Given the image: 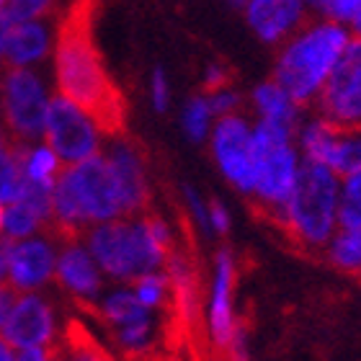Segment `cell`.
Segmentation results:
<instances>
[{
    "label": "cell",
    "instance_id": "cell-1",
    "mask_svg": "<svg viewBox=\"0 0 361 361\" xmlns=\"http://www.w3.org/2000/svg\"><path fill=\"white\" fill-rule=\"evenodd\" d=\"M101 0H70L57 26L54 78L60 96L83 109L101 135L127 132V98L116 85L93 39V21Z\"/></svg>",
    "mask_w": 361,
    "mask_h": 361
},
{
    "label": "cell",
    "instance_id": "cell-2",
    "mask_svg": "<svg viewBox=\"0 0 361 361\" xmlns=\"http://www.w3.org/2000/svg\"><path fill=\"white\" fill-rule=\"evenodd\" d=\"M348 42V31L333 18H317L284 39L274 65V80L294 104H312Z\"/></svg>",
    "mask_w": 361,
    "mask_h": 361
},
{
    "label": "cell",
    "instance_id": "cell-3",
    "mask_svg": "<svg viewBox=\"0 0 361 361\" xmlns=\"http://www.w3.org/2000/svg\"><path fill=\"white\" fill-rule=\"evenodd\" d=\"M338 176L323 163L305 158L279 227L305 250L325 248L338 230Z\"/></svg>",
    "mask_w": 361,
    "mask_h": 361
},
{
    "label": "cell",
    "instance_id": "cell-4",
    "mask_svg": "<svg viewBox=\"0 0 361 361\" xmlns=\"http://www.w3.org/2000/svg\"><path fill=\"white\" fill-rule=\"evenodd\" d=\"M83 238L98 269L119 281H135L158 271L166 266L168 253L173 250L150 233L142 214L90 225Z\"/></svg>",
    "mask_w": 361,
    "mask_h": 361
},
{
    "label": "cell",
    "instance_id": "cell-5",
    "mask_svg": "<svg viewBox=\"0 0 361 361\" xmlns=\"http://www.w3.org/2000/svg\"><path fill=\"white\" fill-rule=\"evenodd\" d=\"M292 124L276 119H258L253 129V160H256V188H253V204L258 212H264L269 222L281 219L284 204L294 188V180L300 173V158L292 147L294 137Z\"/></svg>",
    "mask_w": 361,
    "mask_h": 361
},
{
    "label": "cell",
    "instance_id": "cell-6",
    "mask_svg": "<svg viewBox=\"0 0 361 361\" xmlns=\"http://www.w3.org/2000/svg\"><path fill=\"white\" fill-rule=\"evenodd\" d=\"M47 106L42 78L26 65H0V119L3 140L29 145L44 135Z\"/></svg>",
    "mask_w": 361,
    "mask_h": 361
},
{
    "label": "cell",
    "instance_id": "cell-7",
    "mask_svg": "<svg viewBox=\"0 0 361 361\" xmlns=\"http://www.w3.org/2000/svg\"><path fill=\"white\" fill-rule=\"evenodd\" d=\"M315 106L338 127H361V34L348 37L338 62L325 78Z\"/></svg>",
    "mask_w": 361,
    "mask_h": 361
},
{
    "label": "cell",
    "instance_id": "cell-8",
    "mask_svg": "<svg viewBox=\"0 0 361 361\" xmlns=\"http://www.w3.org/2000/svg\"><path fill=\"white\" fill-rule=\"evenodd\" d=\"M44 140L65 166L101 152V129L96 127V121L65 96L49 98Z\"/></svg>",
    "mask_w": 361,
    "mask_h": 361
},
{
    "label": "cell",
    "instance_id": "cell-9",
    "mask_svg": "<svg viewBox=\"0 0 361 361\" xmlns=\"http://www.w3.org/2000/svg\"><path fill=\"white\" fill-rule=\"evenodd\" d=\"M212 155L219 171L240 194L250 196L256 188V160H253V129L240 114L219 116L212 129Z\"/></svg>",
    "mask_w": 361,
    "mask_h": 361
},
{
    "label": "cell",
    "instance_id": "cell-10",
    "mask_svg": "<svg viewBox=\"0 0 361 361\" xmlns=\"http://www.w3.org/2000/svg\"><path fill=\"white\" fill-rule=\"evenodd\" d=\"M106 160L114 171L116 186L121 196L124 217H137L150 209V183H147V168L140 145L127 137H111V147L106 150Z\"/></svg>",
    "mask_w": 361,
    "mask_h": 361
},
{
    "label": "cell",
    "instance_id": "cell-11",
    "mask_svg": "<svg viewBox=\"0 0 361 361\" xmlns=\"http://www.w3.org/2000/svg\"><path fill=\"white\" fill-rule=\"evenodd\" d=\"M16 348L52 346L54 343V312L44 297L34 292H18L6 323L0 328Z\"/></svg>",
    "mask_w": 361,
    "mask_h": 361
},
{
    "label": "cell",
    "instance_id": "cell-12",
    "mask_svg": "<svg viewBox=\"0 0 361 361\" xmlns=\"http://www.w3.org/2000/svg\"><path fill=\"white\" fill-rule=\"evenodd\" d=\"M57 250L52 238H23L8 245V284L18 292H34L54 276Z\"/></svg>",
    "mask_w": 361,
    "mask_h": 361
},
{
    "label": "cell",
    "instance_id": "cell-13",
    "mask_svg": "<svg viewBox=\"0 0 361 361\" xmlns=\"http://www.w3.org/2000/svg\"><path fill=\"white\" fill-rule=\"evenodd\" d=\"M310 13V0H248L245 18L256 37L266 44H279L281 39L300 29Z\"/></svg>",
    "mask_w": 361,
    "mask_h": 361
},
{
    "label": "cell",
    "instance_id": "cell-14",
    "mask_svg": "<svg viewBox=\"0 0 361 361\" xmlns=\"http://www.w3.org/2000/svg\"><path fill=\"white\" fill-rule=\"evenodd\" d=\"M60 245L62 248L57 253L54 276H57L62 289H68L80 305H90L104 286L98 264L93 261L90 250L80 245V240H68Z\"/></svg>",
    "mask_w": 361,
    "mask_h": 361
},
{
    "label": "cell",
    "instance_id": "cell-15",
    "mask_svg": "<svg viewBox=\"0 0 361 361\" xmlns=\"http://www.w3.org/2000/svg\"><path fill=\"white\" fill-rule=\"evenodd\" d=\"M233 281H235V258L230 250L217 253V271H214V289L209 305V331L219 348L230 346L235 336L233 320Z\"/></svg>",
    "mask_w": 361,
    "mask_h": 361
},
{
    "label": "cell",
    "instance_id": "cell-16",
    "mask_svg": "<svg viewBox=\"0 0 361 361\" xmlns=\"http://www.w3.org/2000/svg\"><path fill=\"white\" fill-rule=\"evenodd\" d=\"M49 52V31L42 21L13 23L8 31L0 65H31L44 60Z\"/></svg>",
    "mask_w": 361,
    "mask_h": 361
},
{
    "label": "cell",
    "instance_id": "cell-17",
    "mask_svg": "<svg viewBox=\"0 0 361 361\" xmlns=\"http://www.w3.org/2000/svg\"><path fill=\"white\" fill-rule=\"evenodd\" d=\"M52 356L54 361H116L80 320L65 325L62 341L57 346L52 343Z\"/></svg>",
    "mask_w": 361,
    "mask_h": 361
},
{
    "label": "cell",
    "instance_id": "cell-18",
    "mask_svg": "<svg viewBox=\"0 0 361 361\" xmlns=\"http://www.w3.org/2000/svg\"><path fill=\"white\" fill-rule=\"evenodd\" d=\"M323 166L336 176H351L361 171V127H338L323 155Z\"/></svg>",
    "mask_w": 361,
    "mask_h": 361
},
{
    "label": "cell",
    "instance_id": "cell-19",
    "mask_svg": "<svg viewBox=\"0 0 361 361\" xmlns=\"http://www.w3.org/2000/svg\"><path fill=\"white\" fill-rule=\"evenodd\" d=\"M96 315L101 317L106 325H111V328H124V325H135V323L150 320V310L137 300L135 292L121 289V292L109 294V297L98 305Z\"/></svg>",
    "mask_w": 361,
    "mask_h": 361
},
{
    "label": "cell",
    "instance_id": "cell-20",
    "mask_svg": "<svg viewBox=\"0 0 361 361\" xmlns=\"http://www.w3.org/2000/svg\"><path fill=\"white\" fill-rule=\"evenodd\" d=\"M253 106L258 109V114L264 119H276V121H286L297 127V119H300V106L294 104L289 93H286L281 85L271 78L266 83L256 85L253 90Z\"/></svg>",
    "mask_w": 361,
    "mask_h": 361
},
{
    "label": "cell",
    "instance_id": "cell-21",
    "mask_svg": "<svg viewBox=\"0 0 361 361\" xmlns=\"http://www.w3.org/2000/svg\"><path fill=\"white\" fill-rule=\"evenodd\" d=\"M325 248L333 266L361 274V227H341Z\"/></svg>",
    "mask_w": 361,
    "mask_h": 361
},
{
    "label": "cell",
    "instance_id": "cell-22",
    "mask_svg": "<svg viewBox=\"0 0 361 361\" xmlns=\"http://www.w3.org/2000/svg\"><path fill=\"white\" fill-rule=\"evenodd\" d=\"M39 230H44V219L39 217L29 204L13 202L3 209V233L8 240H23Z\"/></svg>",
    "mask_w": 361,
    "mask_h": 361
},
{
    "label": "cell",
    "instance_id": "cell-23",
    "mask_svg": "<svg viewBox=\"0 0 361 361\" xmlns=\"http://www.w3.org/2000/svg\"><path fill=\"white\" fill-rule=\"evenodd\" d=\"M23 171L26 178L44 183V186H54V180L62 171V160L57 158V152L49 145H39V147H29L26 158H23Z\"/></svg>",
    "mask_w": 361,
    "mask_h": 361
},
{
    "label": "cell",
    "instance_id": "cell-24",
    "mask_svg": "<svg viewBox=\"0 0 361 361\" xmlns=\"http://www.w3.org/2000/svg\"><path fill=\"white\" fill-rule=\"evenodd\" d=\"M338 227H361V171L346 176L341 186Z\"/></svg>",
    "mask_w": 361,
    "mask_h": 361
},
{
    "label": "cell",
    "instance_id": "cell-25",
    "mask_svg": "<svg viewBox=\"0 0 361 361\" xmlns=\"http://www.w3.org/2000/svg\"><path fill=\"white\" fill-rule=\"evenodd\" d=\"M212 109L207 96H194L188 98L186 109H183V116H180V124H183V132L188 135V140L194 142H202L207 132H209V121H212Z\"/></svg>",
    "mask_w": 361,
    "mask_h": 361
},
{
    "label": "cell",
    "instance_id": "cell-26",
    "mask_svg": "<svg viewBox=\"0 0 361 361\" xmlns=\"http://www.w3.org/2000/svg\"><path fill=\"white\" fill-rule=\"evenodd\" d=\"M168 292H171V281H168V276H160L158 271H152V274H145V276L135 279L137 300L142 302L147 310L166 305Z\"/></svg>",
    "mask_w": 361,
    "mask_h": 361
},
{
    "label": "cell",
    "instance_id": "cell-27",
    "mask_svg": "<svg viewBox=\"0 0 361 361\" xmlns=\"http://www.w3.org/2000/svg\"><path fill=\"white\" fill-rule=\"evenodd\" d=\"M57 8V0H8L6 13L13 23L21 21H39L44 16H52Z\"/></svg>",
    "mask_w": 361,
    "mask_h": 361
},
{
    "label": "cell",
    "instance_id": "cell-28",
    "mask_svg": "<svg viewBox=\"0 0 361 361\" xmlns=\"http://www.w3.org/2000/svg\"><path fill=\"white\" fill-rule=\"evenodd\" d=\"M204 96H207V101H209V109H212V114H214V116L235 114L243 104V96L233 88V85H230V88L212 90V93H204Z\"/></svg>",
    "mask_w": 361,
    "mask_h": 361
},
{
    "label": "cell",
    "instance_id": "cell-29",
    "mask_svg": "<svg viewBox=\"0 0 361 361\" xmlns=\"http://www.w3.org/2000/svg\"><path fill=\"white\" fill-rule=\"evenodd\" d=\"M359 8H361V0H320V13L338 23L351 21Z\"/></svg>",
    "mask_w": 361,
    "mask_h": 361
},
{
    "label": "cell",
    "instance_id": "cell-30",
    "mask_svg": "<svg viewBox=\"0 0 361 361\" xmlns=\"http://www.w3.org/2000/svg\"><path fill=\"white\" fill-rule=\"evenodd\" d=\"M150 96H152V109H155V111H168V104H171V85H168L166 73L160 68L152 73Z\"/></svg>",
    "mask_w": 361,
    "mask_h": 361
},
{
    "label": "cell",
    "instance_id": "cell-31",
    "mask_svg": "<svg viewBox=\"0 0 361 361\" xmlns=\"http://www.w3.org/2000/svg\"><path fill=\"white\" fill-rule=\"evenodd\" d=\"M233 85V73L225 65H209L207 68V75H204V93H212V90L219 88H230Z\"/></svg>",
    "mask_w": 361,
    "mask_h": 361
},
{
    "label": "cell",
    "instance_id": "cell-32",
    "mask_svg": "<svg viewBox=\"0 0 361 361\" xmlns=\"http://www.w3.org/2000/svg\"><path fill=\"white\" fill-rule=\"evenodd\" d=\"M207 214H209V227H212V233L225 235L227 230H230V214H227V209L222 207V202H217V199H212L209 207H207Z\"/></svg>",
    "mask_w": 361,
    "mask_h": 361
},
{
    "label": "cell",
    "instance_id": "cell-33",
    "mask_svg": "<svg viewBox=\"0 0 361 361\" xmlns=\"http://www.w3.org/2000/svg\"><path fill=\"white\" fill-rule=\"evenodd\" d=\"M16 361H54L52 346H29L16 351Z\"/></svg>",
    "mask_w": 361,
    "mask_h": 361
},
{
    "label": "cell",
    "instance_id": "cell-34",
    "mask_svg": "<svg viewBox=\"0 0 361 361\" xmlns=\"http://www.w3.org/2000/svg\"><path fill=\"white\" fill-rule=\"evenodd\" d=\"M16 297H18V289H13L8 281L6 284H0V328H3L8 312H11V307H13Z\"/></svg>",
    "mask_w": 361,
    "mask_h": 361
},
{
    "label": "cell",
    "instance_id": "cell-35",
    "mask_svg": "<svg viewBox=\"0 0 361 361\" xmlns=\"http://www.w3.org/2000/svg\"><path fill=\"white\" fill-rule=\"evenodd\" d=\"M230 361H250L248 348H245V336H243L240 328L235 331L233 341H230Z\"/></svg>",
    "mask_w": 361,
    "mask_h": 361
},
{
    "label": "cell",
    "instance_id": "cell-36",
    "mask_svg": "<svg viewBox=\"0 0 361 361\" xmlns=\"http://www.w3.org/2000/svg\"><path fill=\"white\" fill-rule=\"evenodd\" d=\"M11 26H13L11 16L6 13V8H0V60H3V49H6V39H8Z\"/></svg>",
    "mask_w": 361,
    "mask_h": 361
},
{
    "label": "cell",
    "instance_id": "cell-37",
    "mask_svg": "<svg viewBox=\"0 0 361 361\" xmlns=\"http://www.w3.org/2000/svg\"><path fill=\"white\" fill-rule=\"evenodd\" d=\"M8 245H11V240L0 238V284L8 281Z\"/></svg>",
    "mask_w": 361,
    "mask_h": 361
},
{
    "label": "cell",
    "instance_id": "cell-38",
    "mask_svg": "<svg viewBox=\"0 0 361 361\" xmlns=\"http://www.w3.org/2000/svg\"><path fill=\"white\" fill-rule=\"evenodd\" d=\"M16 351H18V348L0 333V361H16Z\"/></svg>",
    "mask_w": 361,
    "mask_h": 361
},
{
    "label": "cell",
    "instance_id": "cell-39",
    "mask_svg": "<svg viewBox=\"0 0 361 361\" xmlns=\"http://www.w3.org/2000/svg\"><path fill=\"white\" fill-rule=\"evenodd\" d=\"M351 26L356 29V34H361V8L354 13V18H351Z\"/></svg>",
    "mask_w": 361,
    "mask_h": 361
},
{
    "label": "cell",
    "instance_id": "cell-40",
    "mask_svg": "<svg viewBox=\"0 0 361 361\" xmlns=\"http://www.w3.org/2000/svg\"><path fill=\"white\" fill-rule=\"evenodd\" d=\"M227 3H230V6H235V8H245V3H248V0H227Z\"/></svg>",
    "mask_w": 361,
    "mask_h": 361
},
{
    "label": "cell",
    "instance_id": "cell-41",
    "mask_svg": "<svg viewBox=\"0 0 361 361\" xmlns=\"http://www.w3.org/2000/svg\"><path fill=\"white\" fill-rule=\"evenodd\" d=\"M0 230H3V204H0Z\"/></svg>",
    "mask_w": 361,
    "mask_h": 361
},
{
    "label": "cell",
    "instance_id": "cell-42",
    "mask_svg": "<svg viewBox=\"0 0 361 361\" xmlns=\"http://www.w3.org/2000/svg\"><path fill=\"white\" fill-rule=\"evenodd\" d=\"M0 158H3V135H0Z\"/></svg>",
    "mask_w": 361,
    "mask_h": 361
},
{
    "label": "cell",
    "instance_id": "cell-43",
    "mask_svg": "<svg viewBox=\"0 0 361 361\" xmlns=\"http://www.w3.org/2000/svg\"><path fill=\"white\" fill-rule=\"evenodd\" d=\"M6 3H8V0H0V8H6Z\"/></svg>",
    "mask_w": 361,
    "mask_h": 361
},
{
    "label": "cell",
    "instance_id": "cell-44",
    "mask_svg": "<svg viewBox=\"0 0 361 361\" xmlns=\"http://www.w3.org/2000/svg\"><path fill=\"white\" fill-rule=\"evenodd\" d=\"M155 361H163V359H155Z\"/></svg>",
    "mask_w": 361,
    "mask_h": 361
}]
</instances>
